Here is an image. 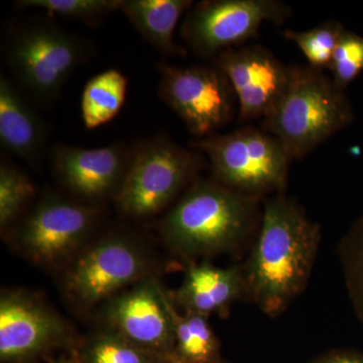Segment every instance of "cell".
Here are the masks:
<instances>
[{"label":"cell","instance_id":"obj_1","mask_svg":"<svg viewBox=\"0 0 363 363\" xmlns=\"http://www.w3.org/2000/svg\"><path fill=\"white\" fill-rule=\"evenodd\" d=\"M321 231L304 210L278 194L264 203L257 242L245 271L247 295L274 317L304 290Z\"/></svg>","mask_w":363,"mask_h":363},{"label":"cell","instance_id":"obj_2","mask_svg":"<svg viewBox=\"0 0 363 363\" xmlns=\"http://www.w3.org/2000/svg\"><path fill=\"white\" fill-rule=\"evenodd\" d=\"M259 199L215 180L196 181L162 219V238L188 259L233 252L255 228Z\"/></svg>","mask_w":363,"mask_h":363},{"label":"cell","instance_id":"obj_3","mask_svg":"<svg viewBox=\"0 0 363 363\" xmlns=\"http://www.w3.org/2000/svg\"><path fill=\"white\" fill-rule=\"evenodd\" d=\"M352 118L344 89L333 79L310 66H291L285 92L262 125L295 160L307 156Z\"/></svg>","mask_w":363,"mask_h":363},{"label":"cell","instance_id":"obj_4","mask_svg":"<svg viewBox=\"0 0 363 363\" xmlns=\"http://www.w3.org/2000/svg\"><path fill=\"white\" fill-rule=\"evenodd\" d=\"M192 147L206 155L214 180L227 188L260 198L286 187L291 159L269 133L245 128L207 136Z\"/></svg>","mask_w":363,"mask_h":363},{"label":"cell","instance_id":"obj_5","mask_svg":"<svg viewBox=\"0 0 363 363\" xmlns=\"http://www.w3.org/2000/svg\"><path fill=\"white\" fill-rule=\"evenodd\" d=\"M199 157L164 135L133 150L123 185L114 198L119 211L130 218L155 216L169 206L194 179Z\"/></svg>","mask_w":363,"mask_h":363},{"label":"cell","instance_id":"obj_6","mask_svg":"<svg viewBox=\"0 0 363 363\" xmlns=\"http://www.w3.org/2000/svg\"><path fill=\"white\" fill-rule=\"evenodd\" d=\"M291 14L279 0H206L189 11L181 35L197 56L215 59L252 39L264 23L283 25Z\"/></svg>","mask_w":363,"mask_h":363},{"label":"cell","instance_id":"obj_7","mask_svg":"<svg viewBox=\"0 0 363 363\" xmlns=\"http://www.w3.org/2000/svg\"><path fill=\"white\" fill-rule=\"evenodd\" d=\"M149 274V260L135 241L105 236L73 257L64 278L68 297L83 309L108 302Z\"/></svg>","mask_w":363,"mask_h":363},{"label":"cell","instance_id":"obj_8","mask_svg":"<svg viewBox=\"0 0 363 363\" xmlns=\"http://www.w3.org/2000/svg\"><path fill=\"white\" fill-rule=\"evenodd\" d=\"M87 45L58 26L35 25L14 35L9 62L14 76L33 96L52 101L87 56Z\"/></svg>","mask_w":363,"mask_h":363},{"label":"cell","instance_id":"obj_9","mask_svg":"<svg viewBox=\"0 0 363 363\" xmlns=\"http://www.w3.org/2000/svg\"><path fill=\"white\" fill-rule=\"evenodd\" d=\"M159 96L178 114L190 133L211 136L233 119L230 83L217 67L160 64Z\"/></svg>","mask_w":363,"mask_h":363},{"label":"cell","instance_id":"obj_10","mask_svg":"<svg viewBox=\"0 0 363 363\" xmlns=\"http://www.w3.org/2000/svg\"><path fill=\"white\" fill-rule=\"evenodd\" d=\"M99 212L92 205L60 198L43 200L23 218L16 242L23 255L43 267L72 259L89 238Z\"/></svg>","mask_w":363,"mask_h":363},{"label":"cell","instance_id":"obj_11","mask_svg":"<svg viewBox=\"0 0 363 363\" xmlns=\"http://www.w3.org/2000/svg\"><path fill=\"white\" fill-rule=\"evenodd\" d=\"M172 298L152 276L119 293L105 303L109 328L138 347L173 362L175 330Z\"/></svg>","mask_w":363,"mask_h":363},{"label":"cell","instance_id":"obj_12","mask_svg":"<svg viewBox=\"0 0 363 363\" xmlns=\"http://www.w3.org/2000/svg\"><path fill=\"white\" fill-rule=\"evenodd\" d=\"M71 331L61 315L35 294L6 290L0 297V360L28 363L61 347Z\"/></svg>","mask_w":363,"mask_h":363},{"label":"cell","instance_id":"obj_13","mask_svg":"<svg viewBox=\"0 0 363 363\" xmlns=\"http://www.w3.org/2000/svg\"><path fill=\"white\" fill-rule=\"evenodd\" d=\"M214 66L230 83L242 121H264L281 99L290 78V67L262 45L227 50L214 59Z\"/></svg>","mask_w":363,"mask_h":363},{"label":"cell","instance_id":"obj_14","mask_svg":"<svg viewBox=\"0 0 363 363\" xmlns=\"http://www.w3.org/2000/svg\"><path fill=\"white\" fill-rule=\"evenodd\" d=\"M131 152L121 143L98 149L59 145L52 150V169L60 183L81 199L116 198L128 172Z\"/></svg>","mask_w":363,"mask_h":363},{"label":"cell","instance_id":"obj_15","mask_svg":"<svg viewBox=\"0 0 363 363\" xmlns=\"http://www.w3.org/2000/svg\"><path fill=\"white\" fill-rule=\"evenodd\" d=\"M243 295H247L243 267H219L204 262L188 267L183 283L171 298L184 311L223 317Z\"/></svg>","mask_w":363,"mask_h":363},{"label":"cell","instance_id":"obj_16","mask_svg":"<svg viewBox=\"0 0 363 363\" xmlns=\"http://www.w3.org/2000/svg\"><path fill=\"white\" fill-rule=\"evenodd\" d=\"M44 124L11 81L0 78V140L9 152L35 161L45 143Z\"/></svg>","mask_w":363,"mask_h":363},{"label":"cell","instance_id":"obj_17","mask_svg":"<svg viewBox=\"0 0 363 363\" xmlns=\"http://www.w3.org/2000/svg\"><path fill=\"white\" fill-rule=\"evenodd\" d=\"M191 7V0H121L119 11L162 54L186 56L187 51L176 44L174 32Z\"/></svg>","mask_w":363,"mask_h":363},{"label":"cell","instance_id":"obj_18","mask_svg":"<svg viewBox=\"0 0 363 363\" xmlns=\"http://www.w3.org/2000/svg\"><path fill=\"white\" fill-rule=\"evenodd\" d=\"M171 296V295H169ZM175 330L174 363H220V342L206 316L184 311L180 314L172 300Z\"/></svg>","mask_w":363,"mask_h":363},{"label":"cell","instance_id":"obj_19","mask_svg":"<svg viewBox=\"0 0 363 363\" xmlns=\"http://www.w3.org/2000/svg\"><path fill=\"white\" fill-rule=\"evenodd\" d=\"M128 92V80L121 72L109 69L91 78L85 85L81 112L87 130L109 123L121 111Z\"/></svg>","mask_w":363,"mask_h":363},{"label":"cell","instance_id":"obj_20","mask_svg":"<svg viewBox=\"0 0 363 363\" xmlns=\"http://www.w3.org/2000/svg\"><path fill=\"white\" fill-rule=\"evenodd\" d=\"M76 358L80 363H174L138 347L109 327L91 336Z\"/></svg>","mask_w":363,"mask_h":363},{"label":"cell","instance_id":"obj_21","mask_svg":"<svg viewBox=\"0 0 363 363\" xmlns=\"http://www.w3.org/2000/svg\"><path fill=\"white\" fill-rule=\"evenodd\" d=\"M345 30L337 21H326L303 32L286 30L284 37L297 45L310 67L322 70L330 67L334 52Z\"/></svg>","mask_w":363,"mask_h":363},{"label":"cell","instance_id":"obj_22","mask_svg":"<svg viewBox=\"0 0 363 363\" xmlns=\"http://www.w3.org/2000/svg\"><path fill=\"white\" fill-rule=\"evenodd\" d=\"M35 188L25 173L11 166L0 167V228L6 231L20 218Z\"/></svg>","mask_w":363,"mask_h":363},{"label":"cell","instance_id":"obj_23","mask_svg":"<svg viewBox=\"0 0 363 363\" xmlns=\"http://www.w3.org/2000/svg\"><path fill=\"white\" fill-rule=\"evenodd\" d=\"M339 255L353 309L363 324V213L344 236Z\"/></svg>","mask_w":363,"mask_h":363},{"label":"cell","instance_id":"obj_24","mask_svg":"<svg viewBox=\"0 0 363 363\" xmlns=\"http://www.w3.org/2000/svg\"><path fill=\"white\" fill-rule=\"evenodd\" d=\"M25 9H39L54 16L74 20L96 21L121 9V0H23Z\"/></svg>","mask_w":363,"mask_h":363},{"label":"cell","instance_id":"obj_25","mask_svg":"<svg viewBox=\"0 0 363 363\" xmlns=\"http://www.w3.org/2000/svg\"><path fill=\"white\" fill-rule=\"evenodd\" d=\"M329 70L339 87H347L363 71V37L345 30L334 52Z\"/></svg>","mask_w":363,"mask_h":363},{"label":"cell","instance_id":"obj_26","mask_svg":"<svg viewBox=\"0 0 363 363\" xmlns=\"http://www.w3.org/2000/svg\"><path fill=\"white\" fill-rule=\"evenodd\" d=\"M312 363H363V359L353 353L334 352L324 355Z\"/></svg>","mask_w":363,"mask_h":363},{"label":"cell","instance_id":"obj_27","mask_svg":"<svg viewBox=\"0 0 363 363\" xmlns=\"http://www.w3.org/2000/svg\"><path fill=\"white\" fill-rule=\"evenodd\" d=\"M52 363H80L78 362L77 358L76 357H61L59 359L55 360Z\"/></svg>","mask_w":363,"mask_h":363},{"label":"cell","instance_id":"obj_28","mask_svg":"<svg viewBox=\"0 0 363 363\" xmlns=\"http://www.w3.org/2000/svg\"><path fill=\"white\" fill-rule=\"evenodd\" d=\"M220 363H225V362H220Z\"/></svg>","mask_w":363,"mask_h":363}]
</instances>
